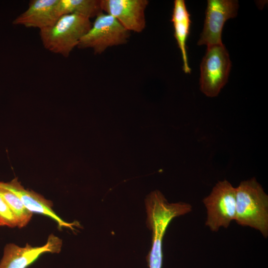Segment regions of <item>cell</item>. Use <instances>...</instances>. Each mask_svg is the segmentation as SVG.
I'll use <instances>...</instances> for the list:
<instances>
[{
  "instance_id": "5b68a950",
  "label": "cell",
  "mask_w": 268,
  "mask_h": 268,
  "mask_svg": "<svg viewBox=\"0 0 268 268\" xmlns=\"http://www.w3.org/2000/svg\"><path fill=\"white\" fill-rule=\"evenodd\" d=\"M130 36V31L115 18L103 12L95 17L77 47L90 48L95 54H101L108 48L125 44Z\"/></svg>"
},
{
  "instance_id": "9c48e42d",
  "label": "cell",
  "mask_w": 268,
  "mask_h": 268,
  "mask_svg": "<svg viewBox=\"0 0 268 268\" xmlns=\"http://www.w3.org/2000/svg\"><path fill=\"white\" fill-rule=\"evenodd\" d=\"M147 0H101L102 11L111 15L129 31L139 33L146 26Z\"/></svg>"
},
{
  "instance_id": "6da1fadb",
  "label": "cell",
  "mask_w": 268,
  "mask_h": 268,
  "mask_svg": "<svg viewBox=\"0 0 268 268\" xmlns=\"http://www.w3.org/2000/svg\"><path fill=\"white\" fill-rule=\"evenodd\" d=\"M146 223L152 232V247L147 257L149 268H162V242L172 220L191 211L192 205L185 202L169 203L163 194L156 190L145 200Z\"/></svg>"
},
{
  "instance_id": "4fadbf2b",
  "label": "cell",
  "mask_w": 268,
  "mask_h": 268,
  "mask_svg": "<svg viewBox=\"0 0 268 268\" xmlns=\"http://www.w3.org/2000/svg\"><path fill=\"white\" fill-rule=\"evenodd\" d=\"M57 10L59 16L76 14L90 19L103 12L101 0H58Z\"/></svg>"
},
{
  "instance_id": "52a82bcc",
  "label": "cell",
  "mask_w": 268,
  "mask_h": 268,
  "mask_svg": "<svg viewBox=\"0 0 268 268\" xmlns=\"http://www.w3.org/2000/svg\"><path fill=\"white\" fill-rule=\"evenodd\" d=\"M238 1L236 0H208L202 31L198 45L207 47L223 44L221 35L226 21L235 17Z\"/></svg>"
},
{
  "instance_id": "7a4b0ae2",
  "label": "cell",
  "mask_w": 268,
  "mask_h": 268,
  "mask_svg": "<svg viewBox=\"0 0 268 268\" xmlns=\"http://www.w3.org/2000/svg\"><path fill=\"white\" fill-rule=\"evenodd\" d=\"M235 220L242 226L259 231L268 236V196L255 178L242 181L235 188Z\"/></svg>"
},
{
  "instance_id": "30bf717a",
  "label": "cell",
  "mask_w": 268,
  "mask_h": 268,
  "mask_svg": "<svg viewBox=\"0 0 268 268\" xmlns=\"http://www.w3.org/2000/svg\"><path fill=\"white\" fill-rule=\"evenodd\" d=\"M2 185L15 193L20 199L24 206L31 212L47 216L55 221L58 226L75 230V226L80 225L78 222H67L62 219L54 211L53 202L42 195L32 191L25 189L18 181L13 179L8 182H2Z\"/></svg>"
},
{
  "instance_id": "ba28073f",
  "label": "cell",
  "mask_w": 268,
  "mask_h": 268,
  "mask_svg": "<svg viewBox=\"0 0 268 268\" xmlns=\"http://www.w3.org/2000/svg\"><path fill=\"white\" fill-rule=\"evenodd\" d=\"M62 247V240L52 234L42 246L33 247L27 243L24 247H20L8 243L4 247L0 268H27L46 253H59Z\"/></svg>"
},
{
  "instance_id": "3957f363",
  "label": "cell",
  "mask_w": 268,
  "mask_h": 268,
  "mask_svg": "<svg viewBox=\"0 0 268 268\" xmlns=\"http://www.w3.org/2000/svg\"><path fill=\"white\" fill-rule=\"evenodd\" d=\"M91 25L88 18L76 14H65L51 26L40 30V37L46 50L67 58Z\"/></svg>"
},
{
  "instance_id": "9a60e30c",
  "label": "cell",
  "mask_w": 268,
  "mask_h": 268,
  "mask_svg": "<svg viewBox=\"0 0 268 268\" xmlns=\"http://www.w3.org/2000/svg\"><path fill=\"white\" fill-rule=\"evenodd\" d=\"M16 217L4 200L0 196V226L17 227Z\"/></svg>"
},
{
  "instance_id": "7c38bea8",
  "label": "cell",
  "mask_w": 268,
  "mask_h": 268,
  "mask_svg": "<svg viewBox=\"0 0 268 268\" xmlns=\"http://www.w3.org/2000/svg\"><path fill=\"white\" fill-rule=\"evenodd\" d=\"M190 16L185 0H174L171 21L174 28V37L182 55L183 70L186 73H190L191 71L189 66L186 47L191 24Z\"/></svg>"
},
{
  "instance_id": "8992f818",
  "label": "cell",
  "mask_w": 268,
  "mask_h": 268,
  "mask_svg": "<svg viewBox=\"0 0 268 268\" xmlns=\"http://www.w3.org/2000/svg\"><path fill=\"white\" fill-rule=\"evenodd\" d=\"M202 201L206 209L205 225L211 231L227 228L235 220V188L227 180L218 181Z\"/></svg>"
},
{
  "instance_id": "277c9868",
  "label": "cell",
  "mask_w": 268,
  "mask_h": 268,
  "mask_svg": "<svg viewBox=\"0 0 268 268\" xmlns=\"http://www.w3.org/2000/svg\"><path fill=\"white\" fill-rule=\"evenodd\" d=\"M231 62L223 44L207 47L200 65V85L201 91L206 96H217L226 84Z\"/></svg>"
},
{
  "instance_id": "5bb4252c",
  "label": "cell",
  "mask_w": 268,
  "mask_h": 268,
  "mask_svg": "<svg viewBox=\"0 0 268 268\" xmlns=\"http://www.w3.org/2000/svg\"><path fill=\"white\" fill-rule=\"evenodd\" d=\"M0 196L4 200L15 214L19 228L26 226L31 219L33 213L23 205L19 198L13 192L4 187L0 182Z\"/></svg>"
},
{
  "instance_id": "8fae6325",
  "label": "cell",
  "mask_w": 268,
  "mask_h": 268,
  "mask_svg": "<svg viewBox=\"0 0 268 268\" xmlns=\"http://www.w3.org/2000/svg\"><path fill=\"white\" fill-rule=\"evenodd\" d=\"M58 0H32L28 8L12 22L14 25L42 30L53 25L60 17L57 10Z\"/></svg>"
}]
</instances>
